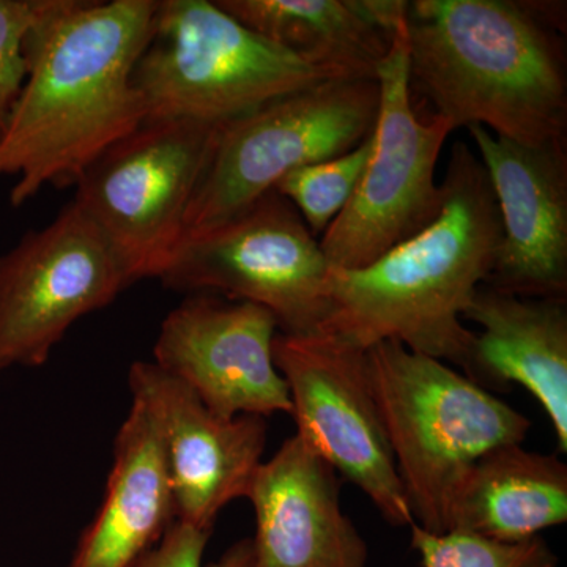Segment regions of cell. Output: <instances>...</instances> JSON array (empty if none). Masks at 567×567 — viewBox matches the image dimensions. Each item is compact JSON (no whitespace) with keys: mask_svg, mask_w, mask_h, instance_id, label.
Returning <instances> with one entry per match:
<instances>
[{"mask_svg":"<svg viewBox=\"0 0 567 567\" xmlns=\"http://www.w3.org/2000/svg\"><path fill=\"white\" fill-rule=\"evenodd\" d=\"M212 532L175 520L158 546L148 551L137 567H252L251 539H241L223 557L204 566V554Z\"/></svg>","mask_w":567,"mask_h":567,"instance_id":"obj_23","label":"cell"},{"mask_svg":"<svg viewBox=\"0 0 567 567\" xmlns=\"http://www.w3.org/2000/svg\"><path fill=\"white\" fill-rule=\"evenodd\" d=\"M567 522V466L513 443L472 466L451 506V529L518 543Z\"/></svg>","mask_w":567,"mask_h":567,"instance_id":"obj_18","label":"cell"},{"mask_svg":"<svg viewBox=\"0 0 567 567\" xmlns=\"http://www.w3.org/2000/svg\"><path fill=\"white\" fill-rule=\"evenodd\" d=\"M252 567H368L369 548L341 505V476L292 435L262 462L248 498Z\"/></svg>","mask_w":567,"mask_h":567,"instance_id":"obj_15","label":"cell"},{"mask_svg":"<svg viewBox=\"0 0 567 567\" xmlns=\"http://www.w3.org/2000/svg\"><path fill=\"white\" fill-rule=\"evenodd\" d=\"M274 360L289 390L295 435L360 488L388 524H415L377 406L365 350L323 331L278 333Z\"/></svg>","mask_w":567,"mask_h":567,"instance_id":"obj_10","label":"cell"},{"mask_svg":"<svg viewBox=\"0 0 567 567\" xmlns=\"http://www.w3.org/2000/svg\"><path fill=\"white\" fill-rule=\"evenodd\" d=\"M330 270L317 237L274 189L226 221L183 235L158 279L167 289L260 306L282 334L303 336L327 322Z\"/></svg>","mask_w":567,"mask_h":567,"instance_id":"obj_8","label":"cell"},{"mask_svg":"<svg viewBox=\"0 0 567 567\" xmlns=\"http://www.w3.org/2000/svg\"><path fill=\"white\" fill-rule=\"evenodd\" d=\"M278 330L260 306L193 293L163 320L153 363L216 415H290L289 390L274 360Z\"/></svg>","mask_w":567,"mask_h":567,"instance_id":"obj_12","label":"cell"},{"mask_svg":"<svg viewBox=\"0 0 567 567\" xmlns=\"http://www.w3.org/2000/svg\"><path fill=\"white\" fill-rule=\"evenodd\" d=\"M156 0H44L24 43L28 76L0 136L10 204L76 185L85 167L145 121L133 71Z\"/></svg>","mask_w":567,"mask_h":567,"instance_id":"obj_1","label":"cell"},{"mask_svg":"<svg viewBox=\"0 0 567 567\" xmlns=\"http://www.w3.org/2000/svg\"><path fill=\"white\" fill-rule=\"evenodd\" d=\"M372 133L344 155L298 167L276 185L315 237L324 234L357 192L372 155Z\"/></svg>","mask_w":567,"mask_h":567,"instance_id":"obj_20","label":"cell"},{"mask_svg":"<svg viewBox=\"0 0 567 567\" xmlns=\"http://www.w3.org/2000/svg\"><path fill=\"white\" fill-rule=\"evenodd\" d=\"M476 323L465 375L477 385L525 388L539 402L558 450L567 451L566 300L525 298L484 284L466 308Z\"/></svg>","mask_w":567,"mask_h":567,"instance_id":"obj_16","label":"cell"},{"mask_svg":"<svg viewBox=\"0 0 567 567\" xmlns=\"http://www.w3.org/2000/svg\"><path fill=\"white\" fill-rule=\"evenodd\" d=\"M44 0H0V136L28 76L24 43Z\"/></svg>","mask_w":567,"mask_h":567,"instance_id":"obj_22","label":"cell"},{"mask_svg":"<svg viewBox=\"0 0 567 567\" xmlns=\"http://www.w3.org/2000/svg\"><path fill=\"white\" fill-rule=\"evenodd\" d=\"M502 221L486 286L525 298L566 300V140L528 145L468 126Z\"/></svg>","mask_w":567,"mask_h":567,"instance_id":"obj_13","label":"cell"},{"mask_svg":"<svg viewBox=\"0 0 567 567\" xmlns=\"http://www.w3.org/2000/svg\"><path fill=\"white\" fill-rule=\"evenodd\" d=\"M223 126L144 121L78 178L73 200L110 244L130 286L159 278L173 257Z\"/></svg>","mask_w":567,"mask_h":567,"instance_id":"obj_6","label":"cell"},{"mask_svg":"<svg viewBox=\"0 0 567 567\" xmlns=\"http://www.w3.org/2000/svg\"><path fill=\"white\" fill-rule=\"evenodd\" d=\"M410 546L423 567H558L557 555L540 536L503 543L473 533L425 532L410 525Z\"/></svg>","mask_w":567,"mask_h":567,"instance_id":"obj_21","label":"cell"},{"mask_svg":"<svg viewBox=\"0 0 567 567\" xmlns=\"http://www.w3.org/2000/svg\"><path fill=\"white\" fill-rule=\"evenodd\" d=\"M379 103L375 78H334L226 123L186 213L185 234L226 221L298 167L352 151L374 132Z\"/></svg>","mask_w":567,"mask_h":567,"instance_id":"obj_7","label":"cell"},{"mask_svg":"<svg viewBox=\"0 0 567 567\" xmlns=\"http://www.w3.org/2000/svg\"><path fill=\"white\" fill-rule=\"evenodd\" d=\"M442 183V207L415 237L358 270L331 268L323 333L368 350L395 341L464 369L473 333L466 308L487 282L502 241L491 182L470 145L456 142Z\"/></svg>","mask_w":567,"mask_h":567,"instance_id":"obj_2","label":"cell"},{"mask_svg":"<svg viewBox=\"0 0 567 567\" xmlns=\"http://www.w3.org/2000/svg\"><path fill=\"white\" fill-rule=\"evenodd\" d=\"M128 287L99 227L74 200L63 207L0 257V374L47 363L71 324Z\"/></svg>","mask_w":567,"mask_h":567,"instance_id":"obj_11","label":"cell"},{"mask_svg":"<svg viewBox=\"0 0 567 567\" xmlns=\"http://www.w3.org/2000/svg\"><path fill=\"white\" fill-rule=\"evenodd\" d=\"M405 20L377 70L379 114L372 155L360 185L319 244L331 268L358 270L415 237L442 207L435 181L443 145L454 132L442 117L421 121L412 104Z\"/></svg>","mask_w":567,"mask_h":567,"instance_id":"obj_9","label":"cell"},{"mask_svg":"<svg viewBox=\"0 0 567 567\" xmlns=\"http://www.w3.org/2000/svg\"><path fill=\"white\" fill-rule=\"evenodd\" d=\"M128 383L162 429L175 520L213 532L224 507L248 498L262 464L267 421L216 415L181 380L147 361L130 368Z\"/></svg>","mask_w":567,"mask_h":567,"instance_id":"obj_14","label":"cell"},{"mask_svg":"<svg viewBox=\"0 0 567 567\" xmlns=\"http://www.w3.org/2000/svg\"><path fill=\"white\" fill-rule=\"evenodd\" d=\"M566 3L415 0L405 20L410 84L436 117L520 144L566 140Z\"/></svg>","mask_w":567,"mask_h":567,"instance_id":"obj_3","label":"cell"},{"mask_svg":"<svg viewBox=\"0 0 567 567\" xmlns=\"http://www.w3.org/2000/svg\"><path fill=\"white\" fill-rule=\"evenodd\" d=\"M334 78L257 35L216 0H159L133 85L145 121L226 125Z\"/></svg>","mask_w":567,"mask_h":567,"instance_id":"obj_5","label":"cell"},{"mask_svg":"<svg viewBox=\"0 0 567 567\" xmlns=\"http://www.w3.org/2000/svg\"><path fill=\"white\" fill-rule=\"evenodd\" d=\"M257 35L341 78H375L393 35L364 0H216Z\"/></svg>","mask_w":567,"mask_h":567,"instance_id":"obj_19","label":"cell"},{"mask_svg":"<svg viewBox=\"0 0 567 567\" xmlns=\"http://www.w3.org/2000/svg\"><path fill=\"white\" fill-rule=\"evenodd\" d=\"M365 360L413 520L450 532L466 473L488 451L524 443L532 421L445 361L399 342L369 347Z\"/></svg>","mask_w":567,"mask_h":567,"instance_id":"obj_4","label":"cell"},{"mask_svg":"<svg viewBox=\"0 0 567 567\" xmlns=\"http://www.w3.org/2000/svg\"><path fill=\"white\" fill-rule=\"evenodd\" d=\"M175 522V502L162 429L133 395L114 440L102 506L78 540L69 567H137Z\"/></svg>","mask_w":567,"mask_h":567,"instance_id":"obj_17","label":"cell"}]
</instances>
